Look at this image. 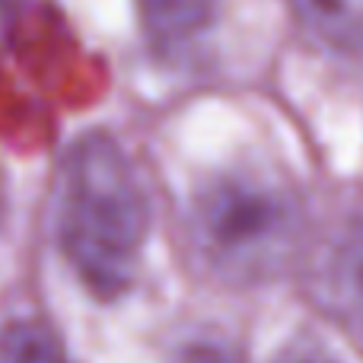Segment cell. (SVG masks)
I'll return each instance as SVG.
<instances>
[{
    "mask_svg": "<svg viewBox=\"0 0 363 363\" xmlns=\"http://www.w3.org/2000/svg\"><path fill=\"white\" fill-rule=\"evenodd\" d=\"M172 363H239V354L220 338H194L179 347Z\"/></svg>",
    "mask_w": 363,
    "mask_h": 363,
    "instance_id": "cell-8",
    "label": "cell"
},
{
    "mask_svg": "<svg viewBox=\"0 0 363 363\" xmlns=\"http://www.w3.org/2000/svg\"><path fill=\"white\" fill-rule=\"evenodd\" d=\"M147 48L163 61L185 57L217 23L220 0H134Z\"/></svg>",
    "mask_w": 363,
    "mask_h": 363,
    "instance_id": "cell-4",
    "label": "cell"
},
{
    "mask_svg": "<svg viewBox=\"0 0 363 363\" xmlns=\"http://www.w3.org/2000/svg\"><path fill=\"white\" fill-rule=\"evenodd\" d=\"M61 255L99 300H118L138 281L150 236V201L125 147L86 131L67 147L55 188Z\"/></svg>",
    "mask_w": 363,
    "mask_h": 363,
    "instance_id": "cell-1",
    "label": "cell"
},
{
    "mask_svg": "<svg viewBox=\"0 0 363 363\" xmlns=\"http://www.w3.org/2000/svg\"><path fill=\"white\" fill-rule=\"evenodd\" d=\"M23 4L26 0H0V29H4V26L10 23L19 10H23Z\"/></svg>",
    "mask_w": 363,
    "mask_h": 363,
    "instance_id": "cell-9",
    "label": "cell"
},
{
    "mask_svg": "<svg viewBox=\"0 0 363 363\" xmlns=\"http://www.w3.org/2000/svg\"><path fill=\"white\" fill-rule=\"evenodd\" d=\"M290 10L325 48L351 51L363 42V0H290Z\"/></svg>",
    "mask_w": 363,
    "mask_h": 363,
    "instance_id": "cell-5",
    "label": "cell"
},
{
    "mask_svg": "<svg viewBox=\"0 0 363 363\" xmlns=\"http://www.w3.org/2000/svg\"><path fill=\"white\" fill-rule=\"evenodd\" d=\"M268 363H341V357L325 345V341L313 338V335H300L281 345L268 357Z\"/></svg>",
    "mask_w": 363,
    "mask_h": 363,
    "instance_id": "cell-7",
    "label": "cell"
},
{
    "mask_svg": "<svg viewBox=\"0 0 363 363\" xmlns=\"http://www.w3.org/2000/svg\"><path fill=\"white\" fill-rule=\"evenodd\" d=\"M315 303L363 345V220L341 226L313 271Z\"/></svg>",
    "mask_w": 363,
    "mask_h": 363,
    "instance_id": "cell-3",
    "label": "cell"
},
{
    "mask_svg": "<svg viewBox=\"0 0 363 363\" xmlns=\"http://www.w3.org/2000/svg\"><path fill=\"white\" fill-rule=\"evenodd\" d=\"M185 239L213 281L252 287L290 264L303 239V201L274 166H223L188 198Z\"/></svg>",
    "mask_w": 363,
    "mask_h": 363,
    "instance_id": "cell-2",
    "label": "cell"
},
{
    "mask_svg": "<svg viewBox=\"0 0 363 363\" xmlns=\"http://www.w3.org/2000/svg\"><path fill=\"white\" fill-rule=\"evenodd\" d=\"M0 363H67V354L42 319H10L0 325Z\"/></svg>",
    "mask_w": 363,
    "mask_h": 363,
    "instance_id": "cell-6",
    "label": "cell"
}]
</instances>
